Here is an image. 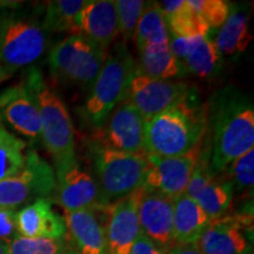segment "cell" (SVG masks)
I'll return each instance as SVG.
<instances>
[{"label":"cell","instance_id":"1","mask_svg":"<svg viewBox=\"0 0 254 254\" xmlns=\"http://www.w3.org/2000/svg\"><path fill=\"white\" fill-rule=\"evenodd\" d=\"M212 142L209 163L222 173L236 159L254 148V107L240 91L227 87L212 100L207 113Z\"/></svg>","mask_w":254,"mask_h":254},{"label":"cell","instance_id":"2","mask_svg":"<svg viewBox=\"0 0 254 254\" xmlns=\"http://www.w3.org/2000/svg\"><path fill=\"white\" fill-rule=\"evenodd\" d=\"M207 128V111L192 94L145 123V153L180 157L202 144Z\"/></svg>","mask_w":254,"mask_h":254},{"label":"cell","instance_id":"3","mask_svg":"<svg viewBox=\"0 0 254 254\" xmlns=\"http://www.w3.org/2000/svg\"><path fill=\"white\" fill-rule=\"evenodd\" d=\"M26 82L33 92L39 110L40 138L52 155L56 171H59L77 160L74 133L67 107L56 91L46 84L38 69H31Z\"/></svg>","mask_w":254,"mask_h":254},{"label":"cell","instance_id":"4","mask_svg":"<svg viewBox=\"0 0 254 254\" xmlns=\"http://www.w3.org/2000/svg\"><path fill=\"white\" fill-rule=\"evenodd\" d=\"M136 73V62L125 43L116 44L107 53L103 67L84 106V116L100 128L111 113L127 99L129 85Z\"/></svg>","mask_w":254,"mask_h":254},{"label":"cell","instance_id":"5","mask_svg":"<svg viewBox=\"0 0 254 254\" xmlns=\"http://www.w3.org/2000/svg\"><path fill=\"white\" fill-rule=\"evenodd\" d=\"M94 180L104 204L110 206L142 189L147 173V155L132 154L93 146Z\"/></svg>","mask_w":254,"mask_h":254},{"label":"cell","instance_id":"6","mask_svg":"<svg viewBox=\"0 0 254 254\" xmlns=\"http://www.w3.org/2000/svg\"><path fill=\"white\" fill-rule=\"evenodd\" d=\"M107 51L81 34H69L53 46L49 56L51 71L73 84L93 85Z\"/></svg>","mask_w":254,"mask_h":254},{"label":"cell","instance_id":"7","mask_svg":"<svg viewBox=\"0 0 254 254\" xmlns=\"http://www.w3.org/2000/svg\"><path fill=\"white\" fill-rule=\"evenodd\" d=\"M56 173L52 166L28 150L23 170L13 177L0 180V207L15 208L39 198H50L56 190Z\"/></svg>","mask_w":254,"mask_h":254},{"label":"cell","instance_id":"8","mask_svg":"<svg viewBox=\"0 0 254 254\" xmlns=\"http://www.w3.org/2000/svg\"><path fill=\"white\" fill-rule=\"evenodd\" d=\"M47 46L46 32L31 19L5 14L0 65L13 73L41 57Z\"/></svg>","mask_w":254,"mask_h":254},{"label":"cell","instance_id":"9","mask_svg":"<svg viewBox=\"0 0 254 254\" xmlns=\"http://www.w3.org/2000/svg\"><path fill=\"white\" fill-rule=\"evenodd\" d=\"M192 94V88L185 81L153 79L136 72L126 100L138 110L145 122H148Z\"/></svg>","mask_w":254,"mask_h":254},{"label":"cell","instance_id":"10","mask_svg":"<svg viewBox=\"0 0 254 254\" xmlns=\"http://www.w3.org/2000/svg\"><path fill=\"white\" fill-rule=\"evenodd\" d=\"M55 173L57 200L65 213L77 211L107 213L109 206L104 204L93 176L84 170L78 160Z\"/></svg>","mask_w":254,"mask_h":254},{"label":"cell","instance_id":"11","mask_svg":"<svg viewBox=\"0 0 254 254\" xmlns=\"http://www.w3.org/2000/svg\"><path fill=\"white\" fill-rule=\"evenodd\" d=\"M145 123L138 110L125 100L98 128L95 144L125 153L146 155Z\"/></svg>","mask_w":254,"mask_h":254},{"label":"cell","instance_id":"12","mask_svg":"<svg viewBox=\"0 0 254 254\" xmlns=\"http://www.w3.org/2000/svg\"><path fill=\"white\" fill-rule=\"evenodd\" d=\"M201 151L202 144L180 157L159 158L147 155L150 166L141 190L160 193L173 200L183 195Z\"/></svg>","mask_w":254,"mask_h":254},{"label":"cell","instance_id":"13","mask_svg":"<svg viewBox=\"0 0 254 254\" xmlns=\"http://www.w3.org/2000/svg\"><path fill=\"white\" fill-rule=\"evenodd\" d=\"M252 214L224 215L209 221L196 240L201 254H252L247 238Z\"/></svg>","mask_w":254,"mask_h":254},{"label":"cell","instance_id":"14","mask_svg":"<svg viewBox=\"0 0 254 254\" xmlns=\"http://www.w3.org/2000/svg\"><path fill=\"white\" fill-rule=\"evenodd\" d=\"M173 207L174 200L166 195L139 190L138 218L141 233L165 253L174 246Z\"/></svg>","mask_w":254,"mask_h":254},{"label":"cell","instance_id":"15","mask_svg":"<svg viewBox=\"0 0 254 254\" xmlns=\"http://www.w3.org/2000/svg\"><path fill=\"white\" fill-rule=\"evenodd\" d=\"M139 190L109 206L105 230L109 254H129L141 233L138 218Z\"/></svg>","mask_w":254,"mask_h":254},{"label":"cell","instance_id":"16","mask_svg":"<svg viewBox=\"0 0 254 254\" xmlns=\"http://www.w3.org/2000/svg\"><path fill=\"white\" fill-rule=\"evenodd\" d=\"M0 116L31 140L40 136L39 110L26 80L0 93Z\"/></svg>","mask_w":254,"mask_h":254},{"label":"cell","instance_id":"17","mask_svg":"<svg viewBox=\"0 0 254 254\" xmlns=\"http://www.w3.org/2000/svg\"><path fill=\"white\" fill-rule=\"evenodd\" d=\"M170 49L186 73L205 78L220 68L221 55L209 36L182 38L170 34Z\"/></svg>","mask_w":254,"mask_h":254},{"label":"cell","instance_id":"18","mask_svg":"<svg viewBox=\"0 0 254 254\" xmlns=\"http://www.w3.org/2000/svg\"><path fill=\"white\" fill-rule=\"evenodd\" d=\"M107 51L119 34L118 14L113 0H90L75 18V33Z\"/></svg>","mask_w":254,"mask_h":254},{"label":"cell","instance_id":"19","mask_svg":"<svg viewBox=\"0 0 254 254\" xmlns=\"http://www.w3.org/2000/svg\"><path fill=\"white\" fill-rule=\"evenodd\" d=\"M18 234L26 238L63 239L66 237L65 218L57 213L50 198H39L17 213Z\"/></svg>","mask_w":254,"mask_h":254},{"label":"cell","instance_id":"20","mask_svg":"<svg viewBox=\"0 0 254 254\" xmlns=\"http://www.w3.org/2000/svg\"><path fill=\"white\" fill-rule=\"evenodd\" d=\"M66 237L77 254H109L105 228L92 211H77L64 215Z\"/></svg>","mask_w":254,"mask_h":254},{"label":"cell","instance_id":"21","mask_svg":"<svg viewBox=\"0 0 254 254\" xmlns=\"http://www.w3.org/2000/svg\"><path fill=\"white\" fill-rule=\"evenodd\" d=\"M211 219L196 202L186 194L174 199L173 241L174 245L196 243Z\"/></svg>","mask_w":254,"mask_h":254},{"label":"cell","instance_id":"22","mask_svg":"<svg viewBox=\"0 0 254 254\" xmlns=\"http://www.w3.org/2000/svg\"><path fill=\"white\" fill-rule=\"evenodd\" d=\"M252 39L249 14L240 8H231L226 21L219 28L214 44L221 57H232L245 52Z\"/></svg>","mask_w":254,"mask_h":254},{"label":"cell","instance_id":"23","mask_svg":"<svg viewBox=\"0 0 254 254\" xmlns=\"http://www.w3.org/2000/svg\"><path fill=\"white\" fill-rule=\"evenodd\" d=\"M166 20L168 33L182 38L209 36V28L187 4V0L158 2Z\"/></svg>","mask_w":254,"mask_h":254},{"label":"cell","instance_id":"24","mask_svg":"<svg viewBox=\"0 0 254 254\" xmlns=\"http://www.w3.org/2000/svg\"><path fill=\"white\" fill-rule=\"evenodd\" d=\"M139 53L140 62L136 65V72L142 75L163 80H177L186 74L180 63L173 56L170 44L145 47Z\"/></svg>","mask_w":254,"mask_h":254},{"label":"cell","instance_id":"25","mask_svg":"<svg viewBox=\"0 0 254 254\" xmlns=\"http://www.w3.org/2000/svg\"><path fill=\"white\" fill-rule=\"evenodd\" d=\"M233 185L226 174L217 173L193 200L211 220L226 215L233 201Z\"/></svg>","mask_w":254,"mask_h":254},{"label":"cell","instance_id":"26","mask_svg":"<svg viewBox=\"0 0 254 254\" xmlns=\"http://www.w3.org/2000/svg\"><path fill=\"white\" fill-rule=\"evenodd\" d=\"M134 38L139 52L148 46L170 44V33L166 20L158 2H147L136 26Z\"/></svg>","mask_w":254,"mask_h":254},{"label":"cell","instance_id":"27","mask_svg":"<svg viewBox=\"0 0 254 254\" xmlns=\"http://www.w3.org/2000/svg\"><path fill=\"white\" fill-rule=\"evenodd\" d=\"M86 2L87 0H56L47 2L41 26L46 33L69 32L74 34L75 18Z\"/></svg>","mask_w":254,"mask_h":254},{"label":"cell","instance_id":"28","mask_svg":"<svg viewBox=\"0 0 254 254\" xmlns=\"http://www.w3.org/2000/svg\"><path fill=\"white\" fill-rule=\"evenodd\" d=\"M26 142L0 127V180L13 177L23 170L26 154Z\"/></svg>","mask_w":254,"mask_h":254},{"label":"cell","instance_id":"29","mask_svg":"<svg viewBox=\"0 0 254 254\" xmlns=\"http://www.w3.org/2000/svg\"><path fill=\"white\" fill-rule=\"evenodd\" d=\"M72 250L67 237L49 239L18 236L8 243L9 254H66Z\"/></svg>","mask_w":254,"mask_h":254},{"label":"cell","instance_id":"30","mask_svg":"<svg viewBox=\"0 0 254 254\" xmlns=\"http://www.w3.org/2000/svg\"><path fill=\"white\" fill-rule=\"evenodd\" d=\"M224 172H227L228 179L233 185L237 194L252 195L254 185V148L246 152L232 163Z\"/></svg>","mask_w":254,"mask_h":254},{"label":"cell","instance_id":"31","mask_svg":"<svg viewBox=\"0 0 254 254\" xmlns=\"http://www.w3.org/2000/svg\"><path fill=\"white\" fill-rule=\"evenodd\" d=\"M146 5H147V1H144V0H118L116 1L119 34L123 37L124 41H128L134 38L136 26H138Z\"/></svg>","mask_w":254,"mask_h":254},{"label":"cell","instance_id":"32","mask_svg":"<svg viewBox=\"0 0 254 254\" xmlns=\"http://www.w3.org/2000/svg\"><path fill=\"white\" fill-rule=\"evenodd\" d=\"M187 4L211 30L220 28L232 8L225 0H187Z\"/></svg>","mask_w":254,"mask_h":254},{"label":"cell","instance_id":"33","mask_svg":"<svg viewBox=\"0 0 254 254\" xmlns=\"http://www.w3.org/2000/svg\"><path fill=\"white\" fill-rule=\"evenodd\" d=\"M215 174L217 173L214 172L213 168L211 166V163H209V148L208 150L202 148L198 161H196L195 167L193 168V172L190 174V182L187 184L186 190L184 194L193 199L200 190L213 179Z\"/></svg>","mask_w":254,"mask_h":254},{"label":"cell","instance_id":"34","mask_svg":"<svg viewBox=\"0 0 254 254\" xmlns=\"http://www.w3.org/2000/svg\"><path fill=\"white\" fill-rule=\"evenodd\" d=\"M17 213L15 208L0 207V240L9 243L18 237Z\"/></svg>","mask_w":254,"mask_h":254},{"label":"cell","instance_id":"35","mask_svg":"<svg viewBox=\"0 0 254 254\" xmlns=\"http://www.w3.org/2000/svg\"><path fill=\"white\" fill-rule=\"evenodd\" d=\"M129 254H165V252L160 247L155 245L153 241L140 233L136 238Z\"/></svg>","mask_w":254,"mask_h":254},{"label":"cell","instance_id":"36","mask_svg":"<svg viewBox=\"0 0 254 254\" xmlns=\"http://www.w3.org/2000/svg\"><path fill=\"white\" fill-rule=\"evenodd\" d=\"M165 254H201L196 243L184 244V245H174Z\"/></svg>","mask_w":254,"mask_h":254},{"label":"cell","instance_id":"37","mask_svg":"<svg viewBox=\"0 0 254 254\" xmlns=\"http://www.w3.org/2000/svg\"><path fill=\"white\" fill-rule=\"evenodd\" d=\"M11 75H12L11 72H8L7 69H5L1 65H0V84H1L2 81H5L6 79H8Z\"/></svg>","mask_w":254,"mask_h":254},{"label":"cell","instance_id":"38","mask_svg":"<svg viewBox=\"0 0 254 254\" xmlns=\"http://www.w3.org/2000/svg\"><path fill=\"white\" fill-rule=\"evenodd\" d=\"M0 254H9L8 253V243L0 240Z\"/></svg>","mask_w":254,"mask_h":254},{"label":"cell","instance_id":"39","mask_svg":"<svg viewBox=\"0 0 254 254\" xmlns=\"http://www.w3.org/2000/svg\"><path fill=\"white\" fill-rule=\"evenodd\" d=\"M5 14H0V47H1V38H2V28H4Z\"/></svg>","mask_w":254,"mask_h":254},{"label":"cell","instance_id":"40","mask_svg":"<svg viewBox=\"0 0 254 254\" xmlns=\"http://www.w3.org/2000/svg\"><path fill=\"white\" fill-rule=\"evenodd\" d=\"M66 254H77V253L74 252V250H72V251H69V252H68V253H66Z\"/></svg>","mask_w":254,"mask_h":254}]
</instances>
